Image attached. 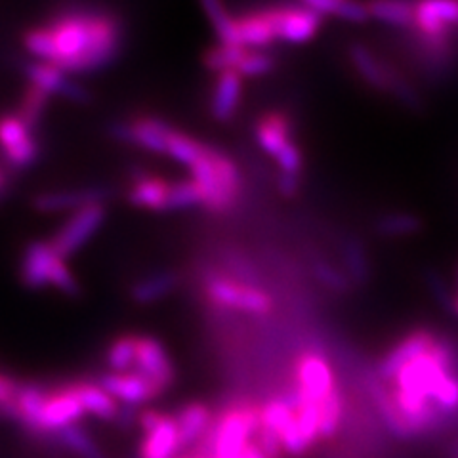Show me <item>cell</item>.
Masks as SVG:
<instances>
[{
	"mask_svg": "<svg viewBox=\"0 0 458 458\" xmlns=\"http://www.w3.org/2000/svg\"><path fill=\"white\" fill-rule=\"evenodd\" d=\"M23 47L37 62L50 64L67 75H89L117 60L123 25L113 13L69 10L45 25L29 29Z\"/></svg>",
	"mask_w": 458,
	"mask_h": 458,
	"instance_id": "6da1fadb",
	"label": "cell"
},
{
	"mask_svg": "<svg viewBox=\"0 0 458 458\" xmlns=\"http://www.w3.org/2000/svg\"><path fill=\"white\" fill-rule=\"evenodd\" d=\"M190 172L203 195V207L207 210L222 214L237 203L242 190L241 172L225 153L208 146Z\"/></svg>",
	"mask_w": 458,
	"mask_h": 458,
	"instance_id": "7a4b0ae2",
	"label": "cell"
},
{
	"mask_svg": "<svg viewBox=\"0 0 458 458\" xmlns=\"http://www.w3.org/2000/svg\"><path fill=\"white\" fill-rule=\"evenodd\" d=\"M20 279L29 291H42L47 286H54L55 291L67 296H77L81 293V284L73 271L69 269L65 258L52 249L50 241L29 242L21 256Z\"/></svg>",
	"mask_w": 458,
	"mask_h": 458,
	"instance_id": "3957f363",
	"label": "cell"
},
{
	"mask_svg": "<svg viewBox=\"0 0 458 458\" xmlns=\"http://www.w3.org/2000/svg\"><path fill=\"white\" fill-rule=\"evenodd\" d=\"M207 298L214 306L250 315H267L274 310V298L258 286L227 276H212L205 284Z\"/></svg>",
	"mask_w": 458,
	"mask_h": 458,
	"instance_id": "277c9868",
	"label": "cell"
},
{
	"mask_svg": "<svg viewBox=\"0 0 458 458\" xmlns=\"http://www.w3.org/2000/svg\"><path fill=\"white\" fill-rule=\"evenodd\" d=\"M294 380L291 395L319 405L338 388L331 363L319 352H304L298 355L294 363Z\"/></svg>",
	"mask_w": 458,
	"mask_h": 458,
	"instance_id": "5b68a950",
	"label": "cell"
},
{
	"mask_svg": "<svg viewBox=\"0 0 458 458\" xmlns=\"http://www.w3.org/2000/svg\"><path fill=\"white\" fill-rule=\"evenodd\" d=\"M106 203L89 205L75 210L50 239L52 249L67 260L69 256L77 254L98 233V229L106 222Z\"/></svg>",
	"mask_w": 458,
	"mask_h": 458,
	"instance_id": "8992f818",
	"label": "cell"
},
{
	"mask_svg": "<svg viewBox=\"0 0 458 458\" xmlns=\"http://www.w3.org/2000/svg\"><path fill=\"white\" fill-rule=\"evenodd\" d=\"M458 29V0H417L414 31L429 45H447Z\"/></svg>",
	"mask_w": 458,
	"mask_h": 458,
	"instance_id": "52a82bcc",
	"label": "cell"
},
{
	"mask_svg": "<svg viewBox=\"0 0 458 458\" xmlns=\"http://www.w3.org/2000/svg\"><path fill=\"white\" fill-rule=\"evenodd\" d=\"M0 153L10 168L21 170L35 165L40 148L29 128L16 113L0 117Z\"/></svg>",
	"mask_w": 458,
	"mask_h": 458,
	"instance_id": "ba28073f",
	"label": "cell"
},
{
	"mask_svg": "<svg viewBox=\"0 0 458 458\" xmlns=\"http://www.w3.org/2000/svg\"><path fill=\"white\" fill-rule=\"evenodd\" d=\"M84 417L86 411L81 405L73 388H71V382L52 386L48 390L47 403L40 412V437H54L62 429L81 424Z\"/></svg>",
	"mask_w": 458,
	"mask_h": 458,
	"instance_id": "9c48e42d",
	"label": "cell"
},
{
	"mask_svg": "<svg viewBox=\"0 0 458 458\" xmlns=\"http://www.w3.org/2000/svg\"><path fill=\"white\" fill-rule=\"evenodd\" d=\"M134 372H140V375L151 380L161 390V394H166L176 380L174 363H172L163 342L149 335H138V355Z\"/></svg>",
	"mask_w": 458,
	"mask_h": 458,
	"instance_id": "30bf717a",
	"label": "cell"
},
{
	"mask_svg": "<svg viewBox=\"0 0 458 458\" xmlns=\"http://www.w3.org/2000/svg\"><path fill=\"white\" fill-rule=\"evenodd\" d=\"M96 382L123 407L138 409L163 395L161 390L157 388L151 380L140 375V372H124V375H119V372H106V375L99 377Z\"/></svg>",
	"mask_w": 458,
	"mask_h": 458,
	"instance_id": "8fae6325",
	"label": "cell"
},
{
	"mask_svg": "<svg viewBox=\"0 0 458 458\" xmlns=\"http://www.w3.org/2000/svg\"><path fill=\"white\" fill-rule=\"evenodd\" d=\"M174 131L176 128H172L161 119L140 117L131 123H117L111 128V134L117 140L134 143V146H140L148 151L166 155L168 141Z\"/></svg>",
	"mask_w": 458,
	"mask_h": 458,
	"instance_id": "7c38bea8",
	"label": "cell"
},
{
	"mask_svg": "<svg viewBox=\"0 0 458 458\" xmlns=\"http://www.w3.org/2000/svg\"><path fill=\"white\" fill-rule=\"evenodd\" d=\"M277 40L286 45H306L319 33L323 18L304 6H271Z\"/></svg>",
	"mask_w": 458,
	"mask_h": 458,
	"instance_id": "4fadbf2b",
	"label": "cell"
},
{
	"mask_svg": "<svg viewBox=\"0 0 458 458\" xmlns=\"http://www.w3.org/2000/svg\"><path fill=\"white\" fill-rule=\"evenodd\" d=\"M25 75L33 86H38L50 96H64L69 102L75 104H89L90 92L84 89L81 82L71 79L65 71L57 69L45 62H29L25 65Z\"/></svg>",
	"mask_w": 458,
	"mask_h": 458,
	"instance_id": "5bb4252c",
	"label": "cell"
},
{
	"mask_svg": "<svg viewBox=\"0 0 458 458\" xmlns=\"http://www.w3.org/2000/svg\"><path fill=\"white\" fill-rule=\"evenodd\" d=\"M436 340L437 336L429 331V328H414L412 333L401 338L395 346H392L388 352H386V355L378 363L377 378L384 384H388L397 375V370L401 367H403L407 361H411L412 357L426 352Z\"/></svg>",
	"mask_w": 458,
	"mask_h": 458,
	"instance_id": "9a60e30c",
	"label": "cell"
},
{
	"mask_svg": "<svg viewBox=\"0 0 458 458\" xmlns=\"http://www.w3.org/2000/svg\"><path fill=\"white\" fill-rule=\"evenodd\" d=\"M182 453L195 449L216 420V412L205 401H190L174 412Z\"/></svg>",
	"mask_w": 458,
	"mask_h": 458,
	"instance_id": "2e32d148",
	"label": "cell"
},
{
	"mask_svg": "<svg viewBox=\"0 0 458 458\" xmlns=\"http://www.w3.org/2000/svg\"><path fill=\"white\" fill-rule=\"evenodd\" d=\"M180 453V434L174 414L165 412L159 424L149 432L141 434L138 458H178Z\"/></svg>",
	"mask_w": 458,
	"mask_h": 458,
	"instance_id": "e0dca14e",
	"label": "cell"
},
{
	"mask_svg": "<svg viewBox=\"0 0 458 458\" xmlns=\"http://www.w3.org/2000/svg\"><path fill=\"white\" fill-rule=\"evenodd\" d=\"M241 45L249 50H264L277 42V29L271 6L256 8L237 18Z\"/></svg>",
	"mask_w": 458,
	"mask_h": 458,
	"instance_id": "ac0fdd59",
	"label": "cell"
},
{
	"mask_svg": "<svg viewBox=\"0 0 458 458\" xmlns=\"http://www.w3.org/2000/svg\"><path fill=\"white\" fill-rule=\"evenodd\" d=\"M107 190L104 188H82V190H65V191H48L35 197L33 207L38 212L54 214L64 210H79L89 205L106 203Z\"/></svg>",
	"mask_w": 458,
	"mask_h": 458,
	"instance_id": "d6986e66",
	"label": "cell"
},
{
	"mask_svg": "<svg viewBox=\"0 0 458 458\" xmlns=\"http://www.w3.org/2000/svg\"><path fill=\"white\" fill-rule=\"evenodd\" d=\"M242 84H245V77L239 71H224V73L216 77L210 98L212 119H216L218 123H227L233 119L241 104Z\"/></svg>",
	"mask_w": 458,
	"mask_h": 458,
	"instance_id": "ffe728a7",
	"label": "cell"
},
{
	"mask_svg": "<svg viewBox=\"0 0 458 458\" xmlns=\"http://www.w3.org/2000/svg\"><path fill=\"white\" fill-rule=\"evenodd\" d=\"M254 138L260 149L276 159L291 141H294L289 114L283 111H269L262 114L254 126Z\"/></svg>",
	"mask_w": 458,
	"mask_h": 458,
	"instance_id": "44dd1931",
	"label": "cell"
},
{
	"mask_svg": "<svg viewBox=\"0 0 458 458\" xmlns=\"http://www.w3.org/2000/svg\"><path fill=\"white\" fill-rule=\"evenodd\" d=\"M350 60L353 69L357 71V75H360L370 89L390 94L394 65H390L388 62H382L375 52L363 45H352Z\"/></svg>",
	"mask_w": 458,
	"mask_h": 458,
	"instance_id": "7402d4cb",
	"label": "cell"
},
{
	"mask_svg": "<svg viewBox=\"0 0 458 458\" xmlns=\"http://www.w3.org/2000/svg\"><path fill=\"white\" fill-rule=\"evenodd\" d=\"M71 388H73L75 395L79 397L86 414H90V417L102 422H117L121 405L98 382L75 380L71 382Z\"/></svg>",
	"mask_w": 458,
	"mask_h": 458,
	"instance_id": "603a6c76",
	"label": "cell"
},
{
	"mask_svg": "<svg viewBox=\"0 0 458 458\" xmlns=\"http://www.w3.org/2000/svg\"><path fill=\"white\" fill-rule=\"evenodd\" d=\"M48 390L45 384L29 382L21 386L16 399V424L35 437H40V412L47 403Z\"/></svg>",
	"mask_w": 458,
	"mask_h": 458,
	"instance_id": "cb8c5ba5",
	"label": "cell"
},
{
	"mask_svg": "<svg viewBox=\"0 0 458 458\" xmlns=\"http://www.w3.org/2000/svg\"><path fill=\"white\" fill-rule=\"evenodd\" d=\"M170 188L172 183L161 176L138 174L128 190V200L140 208L166 212Z\"/></svg>",
	"mask_w": 458,
	"mask_h": 458,
	"instance_id": "d4e9b609",
	"label": "cell"
},
{
	"mask_svg": "<svg viewBox=\"0 0 458 458\" xmlns=\"http://www.w3.org/2000/svg\"><path fill=\"white\" fill-rule=\"evenodd\" d=\"M370 18L397 29H414L417 0H367Z\"/></svg>",
	"mask_w": 458,
	"mask_h": 458,
	"instance_id": "484cf974",
	"label": "cell"
},
{
	"mask_svg": "<svg viewBox=\"0 0 458 458\" xmlns=\"http://www.w3.org/2000/svg\"><path fill=\"white\" fill-rule=\"evenodd\" d=\"M199 3H200V6H203L207 18L214 29V33H216V37H218L220 45L242 47L237 18H233L232 13H229L224 0H199Z\"/></svg>",
	"mask_w": 458,
	"mask_h": 458,
	"instance_id": "4316f807",
	"label": "cell"
},
{
	"mask_svg": "<svg viewBox=\"0 0 458 458\" xmlns=\"http://www.w3.org/2000/svg\"><path fill=\"white\" fill-rule=\"evenodd\" d=\"M178 284H180V276L176 271H161V274H155L134 283L131 289V298L136 304H141V306L153 304L168 296Z\"/></svg>",
	"mask_w": 458,
	"mask_h": 458,
	"instance_id": "83f0119b",
	"label": "cell"
},
{
	"mask_svg": "<svg viewBox=\"0 0 458 458\" xmlns=\"http://www.w3.org/2000/svg\"><path fill=\"white\" fill-rule=\"evenodd\" d=\"M138 355V335H121L114 338L106 352V365L109 372H134Z\"/></svg>",
	"mask_w": 458,
	"mask_h": 458,
	"instance_id": "f1b7e54d",
	"label": "cell"
},
{
	"mask_svg": "<svg viewBox=\"0 0 458 458\" xmlns=\"http://www.w3.org/2000/svg\"><path fill=\"white\" fill-rule=\"evenodd\" d=\"M54 439L77 458H106V454L99 449L89 429L82 428L81 424L62 429V432H57L54 436Z\"/></svg>",
	"mask_w": 458,
	"mask_h": 458,
	"instance_id": "f546056e",
	"label": "cell"
},
{
	"mask_svg": "<svg viewBox=\"0 0 458 458\" xmlns=\"http://www.w3.org/2000/svg\"><path fill=\"white\" fill-rule=\"evenodd\" d=\"M50 98H52L50 94L40 90L38 86H33V84H29L21 96V102H20L16 114L29 128H31L33 132L38 126V123L42 121V117H45Z\"/></svg>",
	"mask_w": 458,
	"mask_h": 458,
	"instance_id": "4dcf8cb0",
	"label": "cell"
},
{
	"mask_svg": "<svg viewBox=\"0 0 458 458\" xmlns=\"http://www.w3.org/2000/svg\"><path fill=\"white\" fill-rule=\"evenodd\" d=\"M249 48L242 47H229V45H218L212 47L205 52L203 62L207 69H210L212 73H224V71H237L239 65L245 60Z\"/></svg>",
	"mask_w": 458,
	"mask_h": 458,
	"instance_id": "1f68e13d",
	"label": "cell"
},
{
	"mask_svg": "<svg viewBox=\"0 0 458 458\" xmlns=\"http://www.w3.org/2000/svg\"><path fill=\"white\" fill-rule=\"evenodd\" d=\"M207 149H208L207 143L199 141L180 131H174V134H172V138L168 141L166 155L170 157V159L178 161L180 165H185L191 168L200 159V157L205 155Z\"/></svg>",
	"mask_w": 458,
	"mask_h": 458,
	"instance_id": "d6a6232c",
	"label": "cell"
},
{
	"mask_svg": "<svg viewBox=\"0 0 458 458\" xmlns=\"http://www.w3.org/2000/svg\"><path fill=\"white\" fill-rule=\"evenodd\" d=\"M422 229V220L417 214L411 212H390L377 224V232L384 237H409L412 233H419Z\"/></svg>",
	"mask_w": 458,
	"mask_h": 458,
	"instance_id": "836d02e7",
	"label": "cell"
},
{
	"mask_svg": "<svg viewBox=\"0 0 458 458\" xmlns=\"http://www.w3.org/2000/svg\"><path fill=\"white\" fill-rule=\"evenodd\" d=\"M344 417V395L336 388L319 407V434L321 439H331L336 436Z\"/></svg>",
	"mask_w": 458,
	"mask_h": 458,
	"instance_id": "e575fe53",
	"label": "cell"
},
{
	"mask_svg": "<svg viewBox=\"0 0 458 458\" xmlns=\"http://www.w3.org/2000/svg\"><path fill=\"white\" fill-rule=\"evenodd\" d=\"M199 205L203 207V195H200L199 185L191 178L172 183L166 210H183Z\"/></svg>",
	"mask_w": 458,
	"mask_h": 458,
	"instance_id": "d590c367",
	"label": "cell"
},
{
	"mask_svg": "<svg viewBox=\"0 0 458 458\" xmlns=\"http://www.w3.org/2000/svg\"><path fill=\"white\" fill-rule=\"evenodd\" d=\"M21 382L0 372V417L16 422V399L21 390Z\"/></svg>",
	"mask_w": 458,
	"mask_h": 458,
	"instance_id": "8d00e7d4",
	"label": "cell"
},
{
	"mask_svg": "<svg viewBox=\"0 0 458 458\" xmlns=\"http://www.w3.org/2000/svg\"><path fill=\"white\" fill-rule=\"evenodd\" d=\"M346 267H348V277L355 283H365L369 276V264H367V252L357 241H352L346 245Z\"/></svg>",
	"mask_w": 458,
	"mask_h": 458,
	"instance_id": "74e56055",
	"label": "cell"
},
{
	"mask_svg": "<svg viewBox=\"0 0 458 458\" xmlns=\"http://www.w3.org/2000/svg\"><path fill=\"white\" fill-rule=\"evenodd\" d=\"M276 60L264 50H249L245 60L239 65V73L242 77H262L267 75L269 71H274Z\"/></svg>",
	"mask_w": 458,
	"mask_h": 458,
	"instance_id": "f35d334b",
	"label": "cell"
},
{
	"mask_svg": "<svg viewBox=\"0 0 458 458\" xmlns=\"http://www.w3.org/2000/svg\"><path fill=\"white\" fill-rule=\"evenodd\" d=\"M313 271H315V276H318V279L327 286V289L344 293L352 286V279L348 276L340 274L335 266L327 264V262H315Z\"/></svg>",
	"mask_w": 458,
	"mask_h": 458,
	"instance_id": "ab89813d",
	"label": "cell"
},
{
	"mask_svg": "<svg viewBox=\"0 0 458 458\" xmlns=\"http://www.w3.org/2000/svg\"><path fill=\"white\" fill-rule=\"evenodd\" d=\"M276 161L283 174L300 176V172L304 168V153L298 148L296 141H291L289 146L276 157Z\"/></svg>",
	"mask_w": 458,
	"mask_h": 458,
	"instance_id": "60d3db41",
	"label": "cell"
},
{
	"mask_svg": "<svg viewBox=\"0 0 458 458\" xmlns=\"http://www.w3.org/2000/svg\"><path fill=\"white\" fill-rule=\"evenodd\" d=\"M336 18L348 23H365L370 18L367 0H346Z\"/></svg>",
	"mask_w": 458,
	"mask_h": 458,
	"instance_id": "b9f144b4",
	"label": "cell"
},
{
	"mask_svg": "<svg viewBox=\"0 0 458 458\" xmlns=\"http://www.w3.org/2000/svg\"><path fill=\"white\" fill-rule=\"evenodd\" d=\"M300 6H304L315 13H319L321 18L325 16H338L340 8L344 6L346 0H298Z\"/></svg>",
	"mask_w": 458,
	"mask_h": 458,
	"instance_id": "7bdbcfd3",
	"label": "cell"
},
{
	"mask_svg": "<svg viewBox=\"0 0 458 458\" xmlns=\"http://www.w3.org/2000/svg\"><path fill=\"white\" fill-rule=\"evenodd\" d=\"M277 190L284 197H294L300 190V178L293 176V174H283V172H281L279 178H277Z\"/></svg>",
	"mask_w": 458,
	"mask_h": 458,
	"instance_id": "ee69618b",
	"label": "cell"
},
{
	"mask_svg": "<svg viewBox=\"0 0 458 458\" xmlns=\"http://www.w3.org/2000/svg\"><path fill=\"white\" fill-rule=\"evenodd\" d=\"M6 188H8V174H6V170L0 166V195L4 193Z\"/></svg>",
	"mask_w": 458,
	"mask_h": 458,
	"instance_id": "f6af8a7d",
	"label": "cell"
},
{
	"mask_svg": "<svg viewBox=\"0 0 458 458\" xmlns=\"http://www.w3.org/2000/svg\"><path fill=\"white\" fill-rule=\"evenodd\" d=\"M453 311L458 315V294H456L454 300H453Z\"/></svg>",
	"mask_w": 458,
	"mask_h": 458,
	"instance_id": "bcb514c9",
	"label": "cell"
}]
</instances>
